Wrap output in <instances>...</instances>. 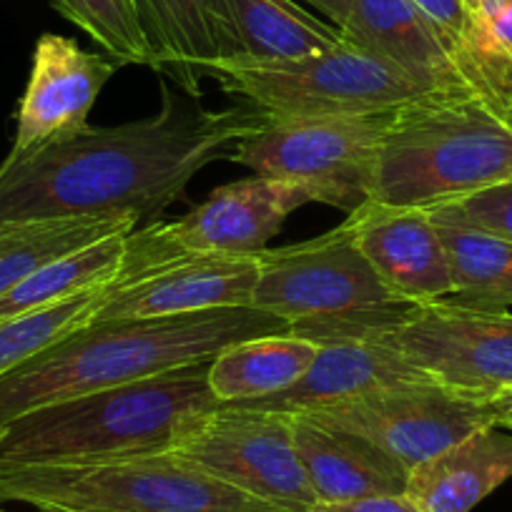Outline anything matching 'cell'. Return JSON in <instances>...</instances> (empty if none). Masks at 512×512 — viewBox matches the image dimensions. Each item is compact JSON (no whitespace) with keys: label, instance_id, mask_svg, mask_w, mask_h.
<instances>
[{"label":"cell","instance_id":"cell-1","mask_svg":"<svg viewBox=\"0 0 512 512\" xmlns=\"http://www.w3.org/2000/svg\"><path fill=\"white\" fill-rule=\"evenodd\" d=\"M246 103L211 111L161 86V108L121 126H83L0 166V229L53 219L159 216L189 181L259 126Z\"/></svg>","mask_w":512,"mask_h":512},{"label":"cell","instance_id":"cell-2","mask_svg":"<svg viewBox=\"0 0 512 512\" xmlns=\"http://www.w3.org/2000/svg\"><path fill=\"white\" fill-rule=\"evenodd\" d=\"M284 332L287 319L254 307L91 322L0 379V427L38 407L206 364L231 344Z\"/></svg>","mask_w":512,"mask_h":512},{"label":"cell","instance_id":"cell-3","mask_svg":"<svg viewBox=\"0 0 512 512\" xmlns=\"http://www.w3.org/2000/svg\"><path fill=\"white\" fill-rule=\"evenodd\" d=\"M221 407L209 362L38 407L6 425L0 465H83L174 452Z\"/></svg>","mask_w":512,"mask_h":512},{"label":"cell","instance_id":"cell-4","mask_svg":"<svg viewBox=\"0 0 512 512\" xmlns=\"http://www.w3.org/2000/svg\"><path fill=\"white\" fill-rule=\"evenodd\" d=\"M510 176L512 118L475 88H437L392 111L372 199L430 209Z\"/></svg>","mask_w":512,"mask_h":512},{"label":"cell","instance_id":"cell-5","mask_svg":"<svg viewBox=\"0 0 512 512\" xmlns=\"http://www.w3.org/2000/svg\"><path fill=\"white\" fill-rule=\"evenodd\" d=\"M254 309L289 322V332L319 347L367 339L400 322L415 304L379 282L344 221L309 241L259 251Z\"/></svg>","mask_w":512,"mask_h":512},{"label":"cell","instance_id":"cell-6","mask_svg":"<svg viewBox=\"0 0 512 512\" xmlns=\"http://www.w3.org/2000/svg\"><path fill=\"white\" fill-rule=\"evenodd\" d=\"M6 502L38 512H282L179 452L83 465H0V505Z\"/></svg>","mask_w":512,"mask_h":512},{"label":"cell","instance_id":"cell-7","mask_svg":"<svg viewBox=\"0 0 512 512\" xmlns=\"http://www.w3.org/2000/svg\"><path fill=\"white\" fill-rule=\"evenodd\" d=\"M221 91L267 121L392 113L422 96L417 83L374 53L344 41L324 53L269 66H209Z\"/></svg>","mask_w":512,"mask_h":512},{"label":"cell","instance_id":"cell-8","mask_svg":"<svg viewBox=\"0 0 512 512\" xmlns=\"http://www.w3.org/2000/svg\"><path fill=\"white\" fill-rule=\"evenodd\" d=\"M392 113L267 121L234 144L229 159L256 176L297 181L319 204L352 214L372 199L379 149Z\"/></svg>","mask_w":512,"mask_h":512},{"label":"cell","instance_id":"cell-9","mask_svg":"<svg viewBox=\"0 0 512 512\" xmlns=\"http://www.w3.org/2000/svg\"><path fill=\"white\" fill-rule=\"evenodd\" d=\"M256 279V254H186L171 239L169 224L134 229L128 234L126 267L108 284L91 322L251 307Z\"/></svg>","mask_w":512,"mask_h":512},{"label":"cell","instance_id":"cell-10","mask_svg":"<svg viewBox=\"0 0 512 512\" xmlns=\"http://www.w3.org/2000/svg\"><path fill=\"white\" fill-rule=\"evenodd\" d=\"M367 339L395 349L432 384L460 397L495 402L512 392V312L437 299L415 304Z\"/></svg>","mask_w":512,"mask_h":512},{"label":"cell","instance_id":"cell-11","mask_svg":"<svg viewBox=\"0 0 512 512\" xmlns=\"http://www.w3.org/2000/svg\"><path fill=\"white\" fill-rule=\"evenodd\" d=\"M174 452L224 485L282 512H312L319 505L282 412L221 405Z\"/></svg>","mask_w":512,"mask_h":512},{"label":"cell","instance_id":"cell-12","mask_svg":"<svg viewBox=\"0 0 512 512\" xmlns=\"http://www.w3.org/2000/svg\"><path fill=\"white\" fill-rule=\"evenodd\" d=\"M304 417L364 437L407 472L455 442L497 425L495 402H477L437 384H400Z\"/></svg>","mask_w":512,"mask_h":512},{"label":"cell","instance_id":"cell-13","mask_svg":"<svg viewBox=\"0 0 512 512\" xmlns=\"http://www.w3.org/2000/svg\"><path fill=\"white\" fill-rule=\"evenodd\" d=\"M379 282L400 302L427 304L455 294L445 241L430 209L364 201L347 216Z\"/></svg>","mask_w":512,"mask_h":512},{"label":"cell","instance_id":"cell-14","mask_svg":"<svg viewBox=\"0 0 512 512\" xmlns=\"http://www.w3.org/2000/svg\"><path fill=\"white\" fill-rule=\"evenodd\" d=\"M116 68L113 58L83 51L73 38L43 33L33 51L8 156L28 154L88 126V113Z\"/></svg>","mask_w":512,"mask_h":512},{"label":"cell","instance_id":"cell-15","mask_svg":"<svg viewBox=\"0 0 512 512\" xmlns=\"http://www.w3.org/2000/svg\"><path fill=\"white\" fill-rule=\"evenodd\" d=\"M317 201L314 189L297 181L251 176L231 181L169 224L171 239L186 254L254 256L267 249L299 206Z\"/></svg>","mask_w":512,"mask_h":512},{"label":"cell","instance_id":"cell-16","mask_svg":"<svg viewBox=\"0 0 512 512\" xmlns=\"http://www.w3.org/2000/svg\"><path fill=\"white\" fill-rule=\"evenodd\" d=\"M216 61L211 66H269L299 61L342 43L332 23L294 0H214Z\"/></svg>","mask_w":512,"mask_h":512},{"label":"cell","instance_id":"cell-17","mask_svg":"<svg viewBox=\"0 0 512 512\" xmlns=\"http://www.w3.org/2000/svg\"><path fill=\"white\" fill-rule=\"evenodd\" d=\"M339 33L395 66L422 91L467 86L455 61V41L412 0H354Z\"/></svg>","mask_w":512,"mask_h":512},{"label":"cell","instance_id":"cell-18","mask_svg":"<svg viewBox=\"0 0 512 512\" xmlns=\"http://www.w3.org/2000/svg\"><path fill=\"white\" fill-rule=\"evenodd\" d=\"M400 384H432L412 364H407L395 349L377 339H349L319 347L317 359L294 387L264 400L234 402L244 410L282 412V415H307L324 407L344 405L369 392L400 387Z\"/></svg>","mask_w":512,"mask_h":512},{"label":"cell","instance_id":"cell-19","mask_svg":"<svg viewBox=\"0 0 512 512\" xmlns=\"http://www.w3.org/2000/svg\"><path fill=\"white\" fill-rule=\"evenodd\" d=\"M292 417V435L307 480L319 502H349L402 495L410 472L364 437L327 427L304 415Z\"/></svg>","mask_w":512,"mask_h":512},{"label":"cell","instance_id":"cell-20","mask_svg":"<svg viewBox=\"0 0 512 512\" xmlns=\"http://www.w3.org/2000/svg\"><path fill=\"white\" fill-rule=\"evenodd\" d=\"M512 477V432L485 427L410 470L405 495L420 512H470Z\"/></svg>","mask_w":512,"mask_h":512},{"label":"cell","instance_id":"cell-21","mask_svg":"<svg viewBox=\"0 0 512 512\" xmlns=\"http://www.w3.org/2000/svg\"><path fill=\"white\" fill-rule=\"evenodd\" d=\"M317 354V342L292 332L244 339L211 359L209 387L221 405L264 400L294 387Z\"/></svg>","mask_w":512,"mask_h":512},{"label":"cell","instance_id":"cell-22","mask_svg":"<svg viewBox=\"0 0 512 512\" xmlns=\"http://www.w3.org/2000/svg\"><path fill=\"white\" fill-rule=\"evenodd\" d=\"M430 214L450 259L452 302L507 312L512 307V241L472 226L447 204L430 206Z\"/></svg>","mask_w":512,"mask_h":512},{"label":"cell","instance_id":"cell-23","mask_svg":"<svg viewBox=\"0 0 512 512\" xmlns=\"http://www.w3.org/2000/svg\"><path fill=\"white\" fill-rule=\"evenodd\" d=\"M134 8L154 66L199 101L204 71L216 61L214 0H134Z\"/></svg>","mask_w":512,"mask_h":512},{"label":"cell","instance_id":"cell-24","mask_svg":"<svg viewBox=\"0 0 512 512\" xmlns=\"http://www.w3.org/2000/svg\"><path fill=\"white\" fill-rule=\"evenodd\" d=\"M128 234L131 231L103 236L61 259H53L23 279L0 297V324L113 282L126 267Z\"/></svg>","mask_w":512,"mask_h":512},{"label":"cell","instance_id":"cell-25","mask_svg":"<svg viewBox=\"0 0 512 512\" xmlns=\"http://www.w3.org/2000/svg\"><path fill=\"white\" fill-rule=\"evenodd\" d=\"M455 61L470 88L512 118V0H462Z\"/></svg>","mask_w":512,"mask_h":512},{"label":"cell","instance_id":"cell-26","mask_svg":"<svg viewBox=\"0 0 512 512\" xmlns=\"http://www.w3.org/2000/svg\"><path fill=\"white\" fill-rule=\"evenodd\" d=\"M136 226L134 219H53L0 229V297L53 259Z\"/></svg>","mask_w":512,"mask_h":512},{"label":"cell","instance_id":"cell-27","mask_svg":"<svg viewBox=\"0 0 512 512\" xmlns=\"http://www.w3.org/2000/svg\"><path fill=\"white\" fill-rule=\"evenodd\" d=\"M108 284L0 324V379L66 334L86 327L106 299Z\"/></svg>","mask_w":512,"mask_h":512},{"label":"cell","instance_id":"cell-28","mask_svg":"<svg viewBox=\"0 0 512 512\" xmlns=\"http://www.w3.org/2000/svg\"><path fill=\"white\" fill-rule=\"evenodd\" d=\"M51 6L88 33L118 66H154L134 0H51Z\"/></svg>","mask_w":512,"mask_h":512},{"label":"cell","instance_id":"cell-29","mask_svg":"<svg viewBox=\"0 0 512 512\" xmlns=\"http://www.w3.org/2000/svg\"><path fill=\"white\" fill-rule=\"evenodd\" d=\"M447 206L472 226L512 241V176L470 196L447 201Z\"/></svg>","mask_w":512,"mask_h":512},{"label":"cell","instance_id":"cell-30","mask_svg":"<svg viewBox=\"0 0 512 512\" xmlns=\"http://www.w3.org/2000/svg\"><path fill=\"white\" fill-rule=\"evenodd\" d=\"M312 512H420L415 502L402 495H377L349 502H319Z\"/></svg>","mask_w":512,"mask_h":512},{"label":"cell","instance_id":"cell-31","mask_svg":"<svg viewBox=\"0 0 512 512\" xmlns=\"http://www.w3.org/2000/svg\"><path fill=\"white\" fill-rule=\"evenodd\" d=\"M412 3L425 16H430L457 46L462 31H465V3L462 0H412Z\"/></svg>","mask_w":512,"mask_h":512},{"label":"cell","instance_id":"cell-32","mask_svg":"<svg viewBox=\"0 0 512 512\" xmlns=\"http://www.w3.org/2000/svg\"><path fill=\"white\" fill-rule=\"evenodd\" d=\"M304 3L317 8V11L322 13V16H327L329 23L337 28H342L344 23H347L354 6V0H304Z\"/></svg>","mask_w":512,"mask_h":512},{"label":"cell","instance_id":"cell-33","mask_svg":"<svg viewBox=\"0 0 512 512\" xmlns=\"http://www.w3.org/2000/svg\"><path fill=\"white\" fill-rule=\"evenodd\" d=\"M495 410H497V425L512 432V392L510 395L500 397V400H495Z\"/></svg>","mask_w":512,"mask_h":512},{"label":"cell","instance_id":"cell-34","mask_svg":"<svg viewBox=\"0 0 512 512\" xmlns=\"http://www.w3.org/2000/svg\"><path fill=\"white\" fill-rule=\"evenodd\" d=\"M0 512H11V510H6V507L0 505ZM48 512H61V510H48Z\"/></svg>","mask_w":512,"mask_h":512},{"label":"cell","instance_id":"cell-35","mask_svg":"<svg viewBox=\"0 0 512 512\" xmlns=\"http://www.w3.org/2000/svg\"><path fill=\"white\" fill-rule=\"evenodd\" d=\"M3 430H6V427H0V440H3Z\"/></svg>","mask_w":512,"mask_h":512}]
</instances>
